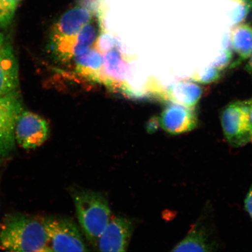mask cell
Masks as SVG:
<instances>
[{
    "label": "cell",
    "instance_id": "obj_1",
    "mask_svg": "<svg viewBox=\"0 0 252 252\" xmlns=\"http://www.w3.org/2000/svg\"><path fill=\"white\" fill-rule=\"evenodd\" d=\"M0 247L11 252H50L42 220L20 214L8 216L0 225Z\"/></svg>",
    "mask_w": 252,
    "mask_h": 252
},
{
    "label": "cell",
    "instance_id": "obj_2",
    "mask_svg": "<svg viewBox=\"0 0 252 252\" xmlns=\"http://www.w3.org/2000/svg\"><path fill=\"white\" fill-rule=\"evenodd\" d=\"M73 198L81 228L88 241L96 248L111 217L108 201L99 192L90 190L75 191Z\"/></svg>",
    "mask_w": 252,
    "mask_h": 252
},
{
    "label": "cell",
    "instance_id": "obj_3",
    "mask_svg": "<svg viewBox=\"0 0 252 252\" xmlns=\"http://www.w3.org/2000/svg\"><path fill=\"white\" fill-rule=\"evenodd\" d=\"M50 252H87L80 228L72 220L46 217L42 220Z\"/></svg>",
    "mask_w": 252,
    "mask_h": 252
},
{
    "label": "cell",
    "instance_id": "obj_4",
    "mask_svg": "<svg viewBox=\"0 0 252 252\" xmlns=\"http://www.w3.org/2000/svg\"><path fill=\"white\" fill-rule=\"evenodd\" d=\"M103 32L102 21L96 14L89 23L75 35L57 41L53 44L52 53L57 61L67 63L75 57L87 52Z\"/></svg>",
    "mask_w": 252,
    "mask_h": 252
},
{
    "label": "cell",
    "instance_id": "obj_5",
    "mask_svg": "<svg viewBox=\"0 0 252 252\" xmlns=\"http://www.w3.org/2000/svg\"><path fill=\"white\" fill-rule=\"evenodd\" d=\"M223 134L230 145L239 147L251 141L248 101L228 104L220 115Z\"/></svg>",
    "mask_w": 252,
    "mask_h": 252
},
{
    "label": "cell",
    "instance_id": "obj_6",
    "mask_svg": "<svg viewBox=\"0 0 252 252\" xmlns=\"http://www.w3.org/2000/svg\"><path fill=\"white\" fill-rule=\"evenodd\" d=\"M23 110L17 90L0 97V158L7 157L15 149L16 124Z\"/></svg>",
    "mask_w": 252,
    "mask_h": 252
},
{
    "label": "cell",
    "instance_id": "obj_7",
    "mask_svg": "<svg viewBox=\"0 0 252 252\" xmlns=\"http://www.w3.org/2000/svg\"><path fill=\"white\" fill-rule=\"evenodd\" d=\"M50 133L48 122L36 113H21L15 126V140L24 149H34L45 143Z\"/></svg>",
    "mask_w": 252,
    "mask_h": 252
},
{
    "label": "cell",
    "instance_id": "obj_8",
    "mask_svg": "<svg viewBox=\"0 0 252 252\" xmlns=\"http://www.w3.org/2000/svg\"><path fill=\"white\" fill-rule=\"evenodd\" d=\"M133 230L134 223L130 219L120 216L110 217L96 248L100 252H126Z\"/></svg>",
    "mask_w": 252,
    "mask_h": 252
},
{
    "label": "cell",
    "instance_id": "obj_9",
    "mask_svg": "<svg viewBox=\"0 0 252 252\" xmlns=\"http://www.w3.org/2000/svg\"><path fill=\"white\" fill-rule=\"evenodd\" d=\"M160 126L166 133L178 135L194 130L198 124L195 108L172 103L163 109L159 118Z\"/></svg>",
    "mask_w": 252,
    "mask_h": 252
},
{
    "label": "cell",
    "instance_id": "obj_10",
    "mask_svg": "<svg viewBox=\"0 0 252 252\" xmlns=\"http://www.w3.org/2000/svg\"><path fill=\"white\" fill-rule=\"evenodd\" d=\"M95 15L91 9L82 5L68 9L53 24L49 42L75 35Z\"/></svg>",
    "mask_w": 252,
    "mask_h": 252
},
{
    "label": "cell",
    "instance_id": "obj_11",
    "mask_svg": "<svg viewBox=\"0 0 252 252\" xmlns=\"http://www.w3.org/2000/svg\"><path fill=\"white\" fill-rule=\"evenodd\" d=\"M204 94L203 88L192 80L177 82L160 93L159 97L163 100L195 108Z\"/></svg>",
    "mask_w": 252,
    "mask_h": 252
},
{
    "label": "cell",
    "instance_id": "obj_12",
    "mask_svg": "<svg viewBox=\"0 0 252 252\" xmlns=\"http://www.w3.org/2000/svg\"><path fill=\"white\" fill-rule=\"evenodd\" d=\"M18 65L13 49L6 44L0 48V97L17 90Z\"/></svg>",
    "mask_w": 252,
    "mask_h": 252
},
{
    "label": "cell",
    "instance_id": "obj_13",
    "mask_svg": "<svg viewBox=\"0 0 252 252\" xmlns=\"http://www.w3.org/2000/svg\"><path fill=\"white\" fill-rule=\"evenodd\" d=\"M215 243L201 223L195 225L173 252H210L215 250Z\"/></svg>",
    "mask_w": 252,
    "mask_h": 252
},
{
    "label": "cell",
    "instance_id": "obj_14",
    "mask_svg": "<svg viewBox=\"0 0 252 252\" xmlns=\"http://www.w3.org/2000/svg\"><path fill=\"white\" fill-rule=\"evenodd\" d=\"M229 39L232 49L239 56L238 61L232 65L233 68L252 55V25L242 23L235 25L230 33Z\"/></svg>",
    "mask_w": 252,
    "mask_h": 252
},
{
    "label": "cell",
    "instance_id": "obj_15",
    "mask_svg": "<svg viewBox=\"0 0 252 252\" xmlns=\"http://www.w3.org/2000/svg\"><path fill=\"white\" fill-rule=\"evenodd\" d=\"M75 70L88 81L98 83L103 59L97 50L91 49L73 59Z\"/></svg>",
    "mask_w": 252,
    "mask_h": 252
},
{
    "label": "cell",
    "instance_id": "obj_16",
    "mask_svg": "<svg viewBox=\"0 0 252 252\" xmlns=\"http://www.w3.org/2000/svg\"><path fill=\"white\" fill-rule=\"evenodd\" d=\"M222 77V71L212 65L198 71L191 77V80L199 84L216 83Z\"/></svg>",
    "mask_w": 252,
    "mask_h": 252
},
{
    "label": "cell",
    "instance_id": "obj_17",
    "mask_svg": "<svg viewBox=\"0 0 252 252\" xmlns=\"http://www.w3.org/2000/svg\"><path fill=\"white\" fill-rule=\"evenodd\" d=\"M233 60V52L231 43H230L229 35H225L222 41V50L220 55L212 64L214 67L223 71L225 68L232 65Z\"/></svg>",
    "mask_w": 252,
    "mask_h": 252
},
{
    "label": "cell",
    "instance_id": "obj_18",
    "mask_svg": "<svg viewBox=\"0 0 252 252\" xmlns=\"http://www.w3.org/2000/svg\"><path fill=\"white\" fill-rule=\"evenodd\" d=\"M237 4L231 14V21L233 26L241 24L252 10V0H232Z\"/></svg>",
    "mask_w": 252,
    "mask_h": 252
},
{
    "label": "cell",
    "instance_id": "obj_19",
    "mask_svg": "<svg viewBox=\"0 0 252 252\" xmlns=\"http://www.w3.org/2000/svg\"><path fill=\"white\" fill-rule=\"evenodd\" d=\"M245 208L252 218V187L249 190L247 197L245 198Z\"/></svg>",
    "mask_w": 252,
    "mask_h": 252
},
{
    "label": "cell",
    "instance_id": "obj_20",
    "mask_svg": "<svg viewBox=\"0 0 252 252\" xmlns=\"http://www.w3.org/2000/svg\"><path fill=\"white\" fill-rule=\"evenodd\" d=\"M159 124V118H153L151 119L147 126V131L150 133H154L158 128Z\"/></svg>",
    "mask_w": 252,
    "mask_h": 252
},
{
    "label": "cell",
    "instance_id": "obj_21",
    "mask_svg": "<svg viewBox=\"0 0 252 252\" xmlns=\"http://www.w3.org/2000/svg\"><path fill=\"white\" fill-rule=\"evenodd\" d=\"M1 1L7 7L15 11L22 0H1Z\"/></svg>",
    "mask_w": 252,
    "mask_h": 252
},
{
    "label": "cell",
    "instance_id": "obj_22",
    "mask_svg": "<svg viewBox=\"0 0 252 252\" xmlns=\"http://www.w3.org/2000/svg\"><path fill=\"white\" fill-rule=\"evenodd\" d=\"M248 112H249V122H250V126L251 129V141L252 142V100H248Z\"/></svg>",
    "mask_w": 252,
    "mask_h": 252
},
{
    "label": "cell",
    "instance_id": "obj_23",
    "mask_svg": "<svg viewBox=\"0 0 252 252\" xmlns=\"http://www.w3.org/2000/svg\"><path fill=\"white\" fill-rule=\"evenodd\" d=\"M245 70L250 74L252 77V55L250 58L248 59L247 64L245 66Z\"/></svg>",
    "mask_w": 252,
    "mask_h": 252
},
{
    "label": "cell",
    "instance_id": "obj_24",
    "mask_svg": "<svg viewBox=\"0 0 252 252\" xmlns=\"http://www.w3.org/2000/svg\"><path fill=\"white\" fill-rule=\"evenodd\" d=\"M4 36L3 35V34L0 33V48L2 47L3 45H4Z\"/></svg>",
    "mask_w": 252,
    "mask_h": 252
},
{
    "label": "cell",
    "instance_id": "obj_25",
    "mask_svg": "<svg viewBox=\"0 0 252 252\" xmlns=\"http://www.w3.org/2000/svg\"></svg>",
    "mask_w": 252,
    "mask_h": 252
}]
</instances>
